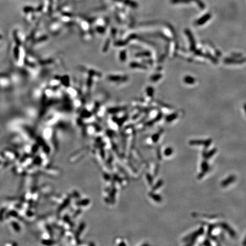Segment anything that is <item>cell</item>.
Masks as SVG:
<instances>
[{"instance_id":"5","label":"cell","mask_w":246,"mask_h":246,"mask_svg":"<svg viewBox=\"0 0 246 246\" xmlns=\"http://www.w3.org/2000/svg\"><path fill=\"white\" fill-rule=\"evenodd\" d=\"M191 1L195 0H171V2L173 4H179V3H189Z\"/></svg>"},{"instance_id":"2","label":"cell","mask_w":246,"mask_h":246,"mask_svg":"<svg viewBox=\"0 0 246 246\" xmlns=\"http://www.w3.org/2000/svg\"><path fill=\"white\" fill-rule=\"evenodd\" d=\"M211 17V14H210V13H207V14H205V15L202 16V17L201 18H200L199 20H198L197 21H196V25L199 26L205 24L206 22L210 20Z\"/></svg>"},{"instance_id":"7","label":"cell","mask_w":246,"mask_h":246,"mask_svg":"<svg viewBox=\"0 0 246 246\" xmlns=\"http://www.w3.org/2000/svg\"><path fill=\"white\" fill-rule=\"evenodd\" d=\"M244 111H245V112L246 113V104H244Z\"/></svg>"},{"instance_id":"3","label":"cell","mask_w":246,"mask_h":246,"mask_svg":"<svg viewBox=\"0 0 246 246\" xmlns=\"http://www.w3.org/2000/svg\"><path fill=\"white\" fill-rule=\"evenodd\" d=\"M184 82H185L186 83H187V84H193L195 83V79L192 77H190V76H186L184 78Z\"/></svg>"},{"instance_id":"4","label":"cell","mask_w":246,"mask_h":246,"mask_svg":"<svg viewBox=\"0 0 246 246\" xmlns=\"http://www.w3.org/2000/svg\"><path fill=\"white\" fill-rule=\"evenodd\" d=\"M244 60H239V59H225V62L226 63H241L244 62Z\"/></svg>"},{"instance_id":"1","label":"cell","mask_w":246,"mask_h":246,"mask_svg":"<svg viewBox=\"0 0 246 246\" xmlns=\"http://www.w3.org/2000/svg\"><path fill=\"white\" fill-rule=\"evenodd\" d=\"M185 33L186 34L187 36H188L189 40L190 43V47H191V50H192L193 51H194L195 49V42L194 38L193 37V36L192 33H191V31L188 29L185 30Z\"/></svg>"},{"instance_id":"6","label":"cell","mask_w":246,"mask_h":246,"mask_svg":"<svg viewBox=\"0 0 246 246\" xmlns=\"http://www.w3.org/2000/svg\"><path fill=\"white\" fill-rule=\"evenodd\" d=\"M177 117V115L175 113H174V114H172V115H170L167 118V120H168V121H170L173 120H174V118H175Z\"/></svg>"}]
</instances>
